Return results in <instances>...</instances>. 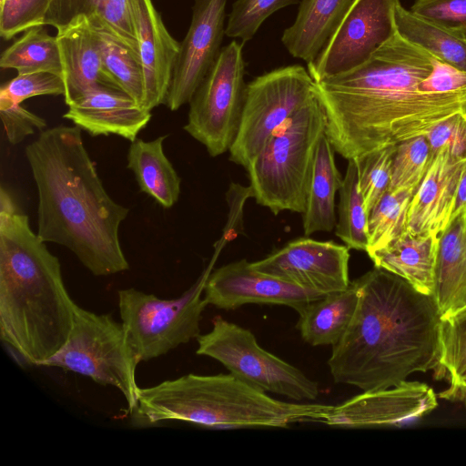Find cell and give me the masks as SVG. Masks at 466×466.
Listing matches in <instances>:
<instances>
[{
  "label": "cell",
  "instance_id": "1",
  "mask_svg": "<svg viewBox=\"0 0 466 466\" xmlns=\"http://www.w3.org/2000/svg\"><path fill=\"white\" fill-rule=\"evenodd\" d=\"M433 56L397 32L360 66L316 83L326 115L325 134L343 158L359 159L424 136L466 110V90L427 94L419 84Z\"/></svg>",
  "mask_w": 466,
  "mask_h": 466
},
{
  "label": "cell",
  "instance_id": "2",
  "mask_svg": "<svg viewBox=\"0 0 466 466\" xmlns=\"http://www.w3.org/2000/svg\"><path fill=\"white\" fill-rule=\"evenodd\" d=\"M358 279L357 310L328 360L334 381L374 391L435 370L441 319L433 296L376 267Z\"/></svg>",
  "mask_w": 466,
  "mask_h": 466
},
{
  "label": "cell",
  "instance_id": "3",
  "mask_svg": "<svg viewBox=\"0 0 466 466\" xmlns=\"http://www.w3.org/2000/svg\"><path fill=\"white\" fill-rule=\"evenodd\" d=\"M25 157L37 188L40 238L68 248L95 276L127 270L119 227L129 209L106 191L81 129L46 128Z\"/></svg>",
  "mask_w": 466,
  "mask_h": 466
},
{
  "label": "cell",
  "instance_id": "4",
  "mask_svg": "<svg viewBox=\"0 0 466 466\" xmlns=\"http://www.w3.org/2000/svg\"><path fill=\"white\" fill-rule=\"evenodd\" d=\"M76 305L59 259L1 186V339L26 362L44 366L67 342Z\"/></svg>",
  "mask_w": 466,
  "mask_h": 466
},
{
  "label": "cell",
  "instance_id": "5",
  "mask_svg": "<svg viewBox=\"0 0 466 466\" xmlns=\"http://www.w3.org/2000/svg\"><path fill=\"white\" fill-rule=\"evenodd\" d=\"M332 407L278 400L231 373H190L139 388L130 417L132 425L137 428L170 420L212 428H286L296 422H321Z\"/></svg>",
  "mask_w": 466,
  "mask_h": 466
},
{
  "label": "cell",
  "instance_id": "6",
  "mask_svg": "<svg viewBox=\"0 0 466 466\" xmlns=\"http://www.w3.org/2000/svg\"><path fill=\"white\" fill-rule=\"evenodd\" d=\"M326 115L318 92L267 140L246 168L256 202L273 214L305 211Z\"/></svg>",
  "mask_w": 466,
  "mask_h": 466
},
{
  "label": "cell",
  "instance_id": "7",
  "mask_svg": "<svg viewBox=\"0 0 466 466\" xmlns=\"http://www.w3.org/2000/svg\"><path fill=\"white\" fill-rule=\"evenodd\" d=\"M217 254L198 280L182 296L165 299L134 288L117 291L121 322L138 360L167 354L200 335L207 279Z\"/></svg>",
  "mask_w": 466,
  "mask_h": 466
},
{
  "label": "cell",
  "instance_id": "8",
  "mask_svg": "<svg viewBox=\"0 0 466 466\" xmlns=\"http://www.w3.org/2000/svg\"><path fill=\"white\" fill-rule=\"evenodd\" d=\"M138 360L122 322L76 305L72 330L65 346L44 366L57 367L112 386L125 397L129 412L137 404Z\"/></svg>",
  "mask_w": 466,
  "mask_h": 466
},
{
  "label": "cell",
  "instance_id": "9",
  "mask_svg": "<svg viewBox=\"0 0 466 466\" xmlns=\"http://www.w3.org/2000/svg\"><path fill=\"white\" fill-rule=\"evenodd\" d=\"M197 354L220 362L232 375L263 392L296 401L314 400L318 383L300 370L261 348L248 329L222 318L197 338Z\"/></svg>",
  "mask_w": 466,
  "mask_h": 466
},
{
  "label": "cell",
  "instance_id": "10",
  "mask_svg": "<svg viewBox=\"0 0 466 466\" xmlns=\"http://www.w3.org/2000/svg\"><path fill=\"white\" fill-rule=\"evenodd\" d=\"M316 93V82L300 65L279 67L254 78L246 86L229 160L247 168L274 131Z\"/></svg>",
  "mask_w": 466,
  "mask_h": 466
},
{
  "label": "cell",
  "instance_id": "11",
  "mask_svg": "<svg viewBox=\"0 0 466 466\" xmlns=\"http://www.w3.org/2000/svg\"><path fill=\"white\" fill-rule=\"evenodd\" d=\"M243 44L232 41L221 52L189 101L184 130L211 157L228 151L236 138L245 98Z\"/></svg>",
  "mask_w": 466,
  "mask_h": 466
},
{
  "label": "cell",
  "instance_id": "12",
  "mask_svg": "<svg viewBox=\"0 0 466 466\" xmlns=\"http://www.w3.org/2000/svg\"><path fill=\"white\" fill-rule=\"evenodd\" d=\"M400 0H354L339 25L308 71L318 83L351 71L365 62L397 32Z\"/></svg>",
  "mask_w": 466,
  "mask_h": 466
},
{
  "label": "cell",
  "instance_id": "13",
  "mask_svg": "<svg viewBox=\"0 0 466 466\" xmlns=\"http://www.w3.org/2000/svg\"><path fill=\"white\" fill-rule=\"evenodd\" d=\"M350 248L334 241L299 238L251 262L262 273L302 289L329 294L346 289Z\"/></svg>",
  "mask_w": 466,
  "mask_h": 466
},
{
  "label": "cell",
  "instance_id": "14",
  "mask_svg": "<svg viewBox=\"0 0 466 466\" xmlns=\"http://www.w3.org/2000/svg\"><path fill=\"white\" fill-rule=\"evenodd\" d=\"M228 0H194L189 28L180 43L164 105L176 111L189 103L220 52Z\"/></svg>",
  "mask_w": 466,
  "mask_h": 466
},
{
  "label": "cell",
  "instance_id": "15",
  "mask_svg": "<svg viewBox=\"0 0 466 466\" xmlns=\"http://www.w3.org/2000/svg\"><path fill=\"white\" fill-rule=\"evenodd\" d=\"M437 406V395L429 385L405 380L386 390L363 391L333 406L321 422L346 428L400 426L422 418Z\"/></svg>",
  "mask_w": 466,
  "mask_h": 466
},
{
  "label": "cell",
  "instance_id": "16",
  "mask_svg": "<svg viewBox=\"0 0 466 466\" xmlns=\"http://www.w3.org/2000/svg\"><path fill=\"white\" fill-rule=\"evenodd\" d=\"M324 295L258 271L245 258L212 270L204 289L208 304L222 309L251 303L283 305L299 312Z\"/></svg>",
  "mask_w": 466,
  "mask_h": 466
},
{
  "label": "cell",
  "instance_id": "17",
  "mask_svg": "<svg viewBox=\"0 0 466 466\" xmlns=\"http://www.w3.org/2000/svg\"><path fill=\"white\" fill-rule=\"evenodd\" d=\"M144 74L143 107L165 103L180 43L166 28L152 0H128Z\"/></svg>",
  "mask_w": 466,
  "mask_h": 466
},
{
  "label": "cell",
  "instance_id": "18",
  "mask_svg": "<svg viewBox=\"0 0 466 466\" xmlns=\"http://www.w3.org/2000/svg\"><path fill=\"white\" fill-rule=\"evenodd\" d=\"M466 159L443 147L432 154L422 181L408 208L407 230L414 235L441 234L451 221L459 181Z\"/></svg>",
  "mask_w": 466,
  "mask_h": 466
},
{
  "label": "cell",
  "instance_id": "19",
  "mask_svg": "<svg viewBox=\"0 0 466 466\" xmlns=\"http://www.w3.org/2000/svg\"><path fill=\"white\" fill-rule=\"evenodd\" d=\"M67 106L63 117L90 136L115 135L131 142L152 116L125 92L106 86L90 89Z\"/></svg>",
  "mask_w": 466,
  "mask_h": 466
},
{
  "label": "cell",
  "instance_id": "20",
  "mask_svg": "<svg viewBox=\"0 0 466 466\" xmlns=\"http://www.w3.org/2000/svg\"><path fill=\"white\" fill-rule=\"evenodd\" d=\"M56 31L66 106L96 86L116 88L104 70L98 42L86 15Z\"/></svg>",
  "mask_w": 466,
  "mask_h": 466
},
{
  "label": "cell",
  "instance_id": "21",
  "mask_svg": "<svg viewBox=\"0 0 466 466\" xmlns=\"http://www.w3.org/2000/svg\"><path fill=\"white\" fill-rule=\"evenodd\" d=\"M439 236L406 230L387 245L367 254L374 267L391 272L422 294L433 296Z\"/></svg>",
  "mask_w": 466,
  "mask_h": 466
},
{
  "label": "cell",
  "instance_id": "22",
  "mask_svg": "<svg viewBox=\"0 0 466 466\" xmlns=\"http://www.w3.org/2000/svg\"><path fill=\"white\" fill-rule=\"evenodd\" d=\"M464 212L450 222L439 239L433 298L441 319L466 309Z\"/></svg>",
  "mask_w": 466,
  "mask_h": 466
},
{
  "label": "cell",
  "instance_id": "23",
  "mask_svg": "<svg viewBox=\"0 0 466 466\" xmlns=\"http://www.w3.org/2000/svg\"><path fill=\"white\" fill-rule=\"evenodd\" d=\"M354 0H300L293 24L281 42L288 52L305 62L313 61L336 31Z\"/></svg>",
  "mask_w": 466,
  "mask_h": 466
},
{
  "label": "cell",
  "instance_id": "24",
  "mask_svg": "<svg viewBox=\"0 0 466 466\" xmlns=\"http://www.w3.org/2000/svg\"><path fill=\"white\" fill-rule=\"evenodd\" d=\"M361 291L359 279L346 289L311 301L299 313L298 329L311 346H334L348 329L357 310Z\"/></svg>",
  "mask_w": 466,
  "mask_h": 466
},
{
  "label": "cell",
  "instance_id": "25",
  "mask_svg": "<svg viewBox=\"0 0 466 466\" xmlns=\"http://www.w3.org/2000/svg\"><path fill=\"white\" fill-rule=\"evenodd\" d=\"M167 135L154 140L137 138L127 152V168L136 177L140 190L164 208H172L180 195L181 179L164 153Z\"/></svg>",
  "mask_w": 466,
  "mask_h": 466
},
{
  "label": "cell",
  "instance_id": "26",
  "mask_svg": "<svg viewBox=\"0 0 466 466\" xmlns=\"http://www.w3.org/2000/svg\"><path fill=\"white\" fill-rule=\"evenodd\" d=\"M334 148L326 134L319 139L302 225L305 236L335 229V195L342 178L336 167Z\"/></svg>",
  "mask_w": 466,
  "mask_h": 466
},
{
  "label": "cell",
  "instance_id": "27",
  "mask_svg": "<svg viewBox=\"0 0 466 466\" xmlns=\"http://www.w3.org/2000/svg\"><path fill=\"white\" fill-rule=\"evenodd\" d=\"M398 32L435 58L466 71V35L428 21L401 4L396 9Z\"/></svg>",
  "mask_w": 466,
  "mask_h": 466
},
{
  "label": "cell",
  "instance_id": "28",
  "mask_svg": "<svg viewBox=\"0 0 466 466\" xmlns=\"http://www.w3.org/2000/svg\"><path fill=\"white\" fill-rule=\"evenodd\" d=\"M88 20L98 42L106 74L116 88L143 106L144 74L138 53L97 20Z\"/></svg>",
  "mask_w": 466,
  "mask_h": 466
},
{
  "label": "cell",
  "instance_id": "29",
  "mask_svg": "<svg viewBox=\"0 0 466 466\" xmlns=\"http://www.w3.org/2000/svg\"><path fill=\"white\" fill-rule=\"evenodd\" d=\"M3 69H15L17 74L46 71L63 78L60 49L56 36L50 35L45 25L24 32L1 55Z\"/></svg>",
  "mask_w": 466,
  "mask_h": 466
},
{
  "label": "cell",
  "instance_id": "30",
  "mask_svg": "<svg viewBox=\"0 0 466 466\" xmlns=\"http://www.w3.org/2000/svg\"><path fill=\"white\" fill-rule=\"evenodd\" d=\"M339 193V218L335 234L350 249L366 251L369 241V214L359 190L358 166L354 159L348 160L346 175L342 178Z\"/></svg>",
  "mask_w": 466,
  "mask_h": 466
},
{
  "label": "cell",
  "instance_id": "31",
  "mask_svg": "<svg viewBox=\"0 0 466 466\" xmlns=\"http://www.w3.org/2000/svg\"><path fill=\"white\" fill-rule=\"evenodd\" d=\"M435 378L444 379L451 391L466 387V309L442 319L440 325V358Z\"/></svg>",
  "mask_w": 466,
  "mask_h": 466
},
{
  "label": "cell",
  "instance_id": "32",
  "mask_svg": "<svg viewBox=\"0 0 466 466\" xmlns=\"http://www.w3.org/2000/svg\"><path fill=\"white\" fill-rule=\"evenodd\" d=\"M414 190L386 192L369 215L366 252L380 248L407 230L408 208Z\"/></svg>",
  "mask_w": 466,
  "mask_h": 466
},
{
  "label": "cell",
  "instance_id": "33",
  "mask_svg": "<svg viewBox=\"0 0 466 466\" xmlns=\"http://www.w3.org/2000/svg\"><path fill=\"white\" fill-rule=\"evenodd\" d=\"M432 153L425 136L395 146L388 192L416 190L431 161Z\"/></svg>",
  "mask_w": 466,
  "mask_h": 466
},
{
  "label": "cell",
  "instance_id": "34",
  "mask_svg": "<svg viewBox=\"0 0 466 466\" xmlns=\"http://www.w3.org/2000/svg\"><path fill=\"white\" fill-rule=\"evenodd\" d=\"M395 146L375 150L356 159L359 190L369 215L388 191Z\"/></svg>",
  "mask_w": 466,
  "mask_h": 466
},
{
  "label": "cell",
  "instance_id": "35",
  "mask_svg": "<svg viewBox=\"0 0 466 466\" xmlns=\"http://www.w3.org/2000/svg\"><path fill=\"white\" fill-rule=\"evenodd\" d=\"M300 0H236L232 5L226 35L249 41L263 22L276 11L299 4Z\"/></svg>",
  "mask_w": 466,
  "mask_h": 466
},
{
  "label": "cell",
  "instance_id": "36",
  "mask_svg": "<svg viewBox=\"0 0 466 466\" xmlns=\"http://www.w3.org/2000/svg\"><path fill=\"white\" fill-rule=\"evenodd\" d=\"M62 76L46 71L17 74L0 88V103L21 104L38 96L64 95Z\"/></svg>",
  "mask_w": 466,
  "mask_h": 466
},
{
  "label": "cell",
  "instance_id": "37",
  "mask_svg": "<svg viewBox=\"0 0 466 466\" xmlns=\"http://www.w3.org/2000/svg\"><path fill=\"white\" fill-rule=\"evenodd\" d=\"M48 0H0V35L10 40L32 27L45 25Z\"/></svg>",
  "mask_w": 466,
  "mask_h": 466
},
{
  "label": "cell",
  "instance_id": "38",
  "mask_svg": "<svg viewBox=\"0 0 466 466\" xmlns=\"http://www.w3.org/2000/svg\"><path fill=\"white\" fill-rule=\"evenodd\" d=\"M85 15L100 22L138 53L128 0H86Z\"/></svg>",
  "mask_w": 466,
  "mask_h": 466
},
{
  "label": "cell",
  "instance_id": "39",
  "mask_svg": "<svg viewBox=\"0 0 466 466\" xmlns=\"http://www.w3.org/2000/svg\"><path fill=\"white\" fill-rule=\"evenodd\" d=\"M410 11L466 35V0H415Z\"/></svg>",
  "mask_w": 466,
  "mask_h": 466
},
{
  "label": "cell",
  "instance_id": "40",
  "mask_svg": "<svg viewBox=\"0 0 466 466\" xmlns=\"http://www.w3.org/2000/svg\"><path fill=\"white\" fill-rule=\"evenodd\" d=\"M424 136L432 154L446 147L456 157L466 159V110L439 122Z\"/></svg>",
  "mask_w": 466,
  "mask_h": 466
},
{
  "label": "cell",
  "instance_id": "41",
  "mask_svg": "<svg viewBox=\"0 0 466 466\" xmlns=\"http://www.w3.org/2000/svg\"><path fill=\"white\" fill-rule=\"evenodd\" d=\"M0 116L6 138L16 145L33 135L35 128L46 129V122L41 116L27 110L21 104L0 103Z\"/></svg>",
  "mask_w": 466,
  "mask_h": 466
},
{
  "label": "cell",
  "instance_id": "42",
  "mask_svg": "<svg viewBox=\"0 0 466 466\" xmlns=\"http://www.w3.org/2000/svg\"><path fill=\"white\" fill-rule=\"evenodd\" d=\"M431 73L419 84L427 94L454 93L466 90V71L451 66L433 56Z\"/></svg>",
  "mask_w": 466,
  "mask_h": 466
},
{
  "label": "cell",
  "instance_id": "43",
  "mask_svg": "<svg viewBox=\"0 0 466 466\" xmlns=\"http://www.w3.org/2000/svg\"><path fill=\"white\" fill-rule=\"evenodd\" d=\"M45 25L56 30L68 25L80 15H85L86 0H48Z\"/></svg>",
  "mask_w": 466,
  "mask_h": 466
},
{
  "label": "cell",
  "instance_id": "44",
  "mask_svg": "<svg viewBox=\"0 0 466 466\" xmlns=\"http://www.w3.org/2000/svg\"><path fill=\"white\" fill-rule=\"evenodd\" d=\"M466 210V166L461 176L451 220Z\"/></svg>",
  "mask_w": 466,
  "mask_h": 466
},
{
  "label": "cell",
  "instance_id": "45",
  "mask_svg": "<svg viewBox=\"0 0 466 466\" xmlns=\"http://www.w3.org/2000/svg\"><path fill=\"white\" fill-rule=\"evenodd\" d=\"M439 397L448 400L460 401L466 408V387L451 391L443 390Z\"/></svg>",
  "mask_w": 466,
  "mask_h": 466
},
{
  "label": "cell",
  "instance_id": "46",
  "mask_svg": "<svg viewBox=\"0 0 466 466\" xmlns=\"http://www.w3.org/2000/svg\"><path fill=\"white\" fill-rule=\"evenodd\" d=\"M464 213H465V219H466V210H465V212H464Z\"/></svg>",
  "mask_w": 466,
  "mask_h": 466
}]
</instances>
